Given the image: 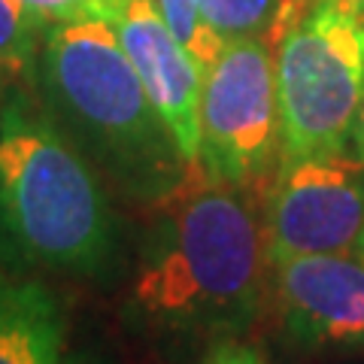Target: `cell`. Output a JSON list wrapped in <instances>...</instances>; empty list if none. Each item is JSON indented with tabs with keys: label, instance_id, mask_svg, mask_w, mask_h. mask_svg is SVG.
Listing matches in <instances>:
<instances>
[{
	"label": "cell",
	"instance_id": "1",
	"mask_svg": "<svg viewBox=\"0 0 364 364\" xmlns=\"http://www.w3.org/2000/svg\"><path fill=\"white\" fill-rule=\"evenodd\" d=\"M152 210L124 298L134 328L176 337H234L264 298V228L252 188L191 164Z\"/></svg>",
	"mask_w": 364,
	"mask_h": 364
},
{
	"label": "cell",
	"instance_id": "2",
	"mask_svg": "<svg viewBox=\"0 0 364 364\" xmlns=\"http://www.w3.org/2000/svg\"><path fill=\"white\" fill-rule=\"evenodd\" d=\"M0 267L85 282L124 267L109 186L25 88L0 104Z\"/></svg>",
	"mask_w": 364,
	"mask_h": 364
},
{
	"label": "cell",
	"instance_id": "3",
	"mask_svg": "<svg viewBox=\"0 0 364 364\" xmlns=\"http://www.w3.org/2000/svg\"><path fill=\"white\" fill-rule=\"evenodd\" d=\"M33 79L52 122L124 200L155 207L188 176L191 161L107 18L46 28Z\"/></svg>",
	"mask_w": 364,
	"mask_h": 364
},
{
	"label": "cell",
	"instance_id": "4",
	"mask_svg": "<svg viewBox=\"0 0 364 364\" xmlns=\"http://www.w3.org/2000/svg\"><path fill=\"white\" fill-rule=\"evenodd\" d=\"M282 158L346 152L364 97V6L304 0L273 40Z\"/></svg>",
	"mask_w": 364,
	"mask_h": 364
},
{
	"label": "cell",
	"instance_id": "5",
	"mask_svg": "<svg viewBox=\"0 0 364 364\" xmlns=\"http://www.w3.org/2000/svg\"><path fill=\"white\" fill-rule=\"evenodd\" d=\"M282 161V124L267 40L225 43L203 76L198 164L213 179L255 188Z\"/></svg>",
	"mask_w": 364,
	"mask_h": 364
},
{
	"label": "cell",
	"instance_id": "6",
	"mask_svg": "<svg viewBox=\"0 0 364 364\" xmlns=\"http://www.w3.org/2000/svg\"><path fill=\"white\" fill-rule=\"evenodd\" d=\"M261 228L270 267L355 252L364 234V161L346 152L282 158L264 191Z\"/></svg>",
	"mask_w": 364,
	"mask_h": 364
},
{
	"label": "cell",
	"instance_id": "7",
	"mask_svg": "<svg viewBox=\"0 0 364 364\" xmlns=\"http://www.w3.org/2000/svg\"><path fill=\"white\" fill-rule=\"evenodd\" d=\"M104 18L116 31L155 109L170 124L182 155L198 164L203 67L173 37L155 0H107Z\"/></svg>",
	"mask_w": 364,
	"mask_h": 364
},
{
	"label": "cell",
	"instance_id": "8",
	"mask_svg": "<svg viewBox=\"0 0 364 364\" xmlns=\"http://www.w3.org/2000/svg\"><path fill=\"white\" fill-rule=\"evenodd\" d=\"M273 291L298 343L364 349V261L355 252L279 261Z\"/></svg>",
	"mask_w": 364,
	"mask_h": 364
},
{
	"label": "cell",
	"instance_id": "9",
	"mask_svg": "<svg viewBox=\"0 0 364 364\" xmlns=\"http://www.w3.org/2000/svg\"><path fill=\"white\" fill-rule=\"evenodd\" d=\"M67 306L40 279L0 270V364H61Z\"/></svg>",
	"mask_w": 364,
	"mask_h": 364
},
{
	"label": "cell",
	"instance_id": "10",
	"mask_svg": "<svg viewBox=\"0 0 364 364\" xmlns=\"http://www.w3.org/2000/svg\"><path fill=\"white\" fill-rule=\"evenodd\" d=\"M304 0H200V13L222 43L273 40Z\"/></svg>",
	"mask_w": 364,
	"mask_h": 364
},
{
	"label": "cell",
	"instance_id": "11",
	"mask_svg": "<svg viewBox=\"0 0 364 364\" xmlns=\"http://www.w3.org/2000/svg\"><path fill=\"white\" fill-rule=\"evenodd\" d=\"M49 21L33 16L18 0H0V76H33Z\"/></svg>",
	"mask_w": 364,
	"mask_h": 364
},
{
	"label": "cell",
	"instance_id": "12",
	"mask_svg": "<svg viewBox=\"0 0 364 364\" xmlns=\"http://www.w3.org/2000/svg\"><path fill=\"white\" fill-rule=\"evenodd\" d=\"M25 9L43 21H79V18H104L100 0H18Z\"/></svg>",
	"mask_w": 364,
	"mask_h": 364
},
{
	"label": "cell",
	"instance_id": "13",
	"mask_svg": "<svg viewBox=\"0 0 364 364\" xmlns=\"http://www.w3.org/2000/svg\"><path fill=\"white\" fill-rule=\"evenodd\" d=\"M252 355H255L252 346L234 343V340H222V343L203 358V364H249Z\"/></svg>",
	"mask_w": 364,
	"mask_h": 364
},
{
	"label": "cell",
	"instance_id": "14",
	"mask_svg": "<svg viewBox=\"0 0 364 364\" xmlns=\"http://www.w3.org/2000/svg\"><path fill=\"white\" fill-rule=\"evenodd\" d=\"M61 364H116V358L95 343H79V346H70L64 352Z\"/></svg>",
	"mask_w": 364,
	"mask_h": 364
},
{
	"label": "cell",
	"instance_id": "15",
	"mask_svg": "<svg viewBox=\"0 0 364 364\" xmlns=\"http://www.w3.org/2000/svg\"><path fill=\"white\" fill-rule=\"evenodd\" d=\"M352 149L355 155L364 161V97H361V107H358V116H355V124H352Z\"/></svg>",
	"mask_w": 364,
	"mask_h": 364
},
{
	"label": "cell",
	"instance_id": "16",
	"mask_svg": "<svg viewBox=\"0 0 364 364\" xmlns=\"http://www.w3.org/2000/svg\"><path fill=\"white\" fill-rule=\"evenodd\" d=\"M355 255L364 261V234H361V243H358V249H355Z\"/></svg>",
	"mask_w": 364,
	"mask_h": 364
},
{
	"label": "cell",
	"instance_id": "17",
	"mask_svg": "<svg viewBox=\"0 0 364 364\" xmlns=\"http://www.w3.org/2000/svg\"><path fill=\"white\" fill-rule=\"evenodd\" d=\"M249 364H264V361H261V358H258V352H255V355H252V361H249Z\"/></svg>",
	"mask_w": 364,
	"mask_h": 364
},
{
	"label": "cell",
	"instance_id": "18",
	"mask_svg": "<svg viewBox=\"0 0 364 364\" xmlns=\"http://www.w3.org/2000/svg\"><path fill=\"white\" fill-rule=\"evenodd\" d=\"M358 4H361V6H364V0H358Z\"/></svg>",
	"mask_w": 364,
	"mask_h": 364
}]
</instances>
